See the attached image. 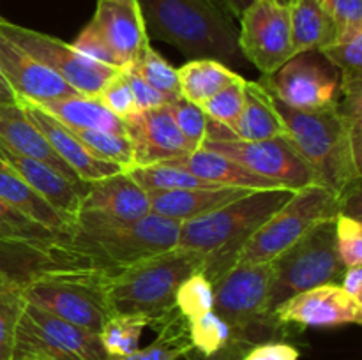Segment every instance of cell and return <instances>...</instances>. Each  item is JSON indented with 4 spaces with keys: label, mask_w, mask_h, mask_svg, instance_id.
I'll return each instance as SVG.
<instances>
[{
    "label": "cell",
    "mask_w": 362,
    "mask_h": 360,
    "mask_svg": "<svg viewBox=\"0 0 362 360\" xmlns=\"http://www.w3.org/2000/svg\"><path fill=\"white\" fill-rule=\"evenodd\" d=\"M212 2H214L223 13L228 14L232 20H239L243 11L246 9L250 4H253L255 0H212Z\"/></svg>",
    "instance_id": "cell-49"
},
{
    "label": "cell",
    "mask_w": 362,
    "mask_h": 360,
    "mask_svg": "<svg viewBox=\"0 0 362 360\" xmlns=\"http://www.w3.org/2000/svg\"><path fill=\"white\" fill-rule=\"evenodd\" d=\"M35 106L45 109L48 115H52L53 119H57L67 127L106 131V133L127 136L124 120H120L110 109H106L103 102L94 95L74 94Z\"/></svg>",
    "instance_id": "cell-27"
},
{
    "label": "cell",
    "mask_w": 362,
    "mask_h": 360,
    "mask_svg": "<svg viewBox=\"0 0 362 360\" xmlns=\"http://www.w3.org/2000/svg\"><path fill=\"white\" fill-rule=\"evenodd\" d=\"M148 39H159L191 59L239 62V30L212 0H136Z\"/></svg>",
    "instance_id": "cell-5"
},
{
    "label": "cell",
    "mask_w": 362,
    "mask_h": 360,
    "mask_svg": "<svg viewBox=\"0 0 362 360\" xmlns=\"http://www.w3.org/2000/svg\"><path fill=\"white\" fill-rule=\"evenodd\" d=\"M0 162L13 173H16L21 180H25L32 189L37 191L57 210L64 212L73 219L76 217V214L80 212L81 198H83L88 184L69 182L45 162L16 154L4 147L2 143H0Z\"/></svg>",
    "instance_id": "cell-21"
},
{
    "label": "cell",
    "mask_w": 362,
    "mask_h": 360,
    "mask_svg": "<svg viewBox=\"0 0 362 360\" xmlns=\"http://www.w3.org/2000/svg\"><path fill=\"white\" fill-rule=\"evenodd\" d=\"M173 122L179 127L180 134L186 140L187 148L191 152L202 150L209 136V116L204 109L187 99L179 97L166 104Z\"/></svg>",
    "instance_id": "cell-40"
},
{
    "label": "cell",
    "mask_w": 362,
    "mask_h": 360,
    "mask_svg": "<svg viewBox=\"0 0 362 360\" xmlns=\"http://www.w3.org/2000/svg\"><path fill=\"white\" fill-rule=\"evenodd\" d=\"M148 321L141 316H119L112 314L103 325L99 339L110 359H120L140 348V339Z\"/></svg>",
    "instance_id": "cell-35"
},
{
    "label": "cell",
    "mask_w": 362,
    "mask_h": 360,
    "mask_svg": "<svg viewBox=\"0 0 362 360\" xmlns=\"http://www.w3.org/2000/svg\"><path fill=\"white\" fill-rule=\"evenodd\" d=\"M292 189L250 191L207 215L180 222L175 249L205 258L204 274L214 284L235 265L251 235L292 198Z\"/></svg>",
    "instance_id": "cell-3"
},
{
    "label": "cell",
    "mask_w": 362,
    "mask_h": 360,
    "mask_svg": "<svg viewBox=\"0 0 362 360\" xmlns=\"http://www.w3.org/2000/svg\"><path fill=\"white\" fill-rule=\"evenodd\" d=\"M52 267L55 265L49 260L48 242L21 244L0 240V289L23 286L32 275Z\"/></svg>",
    "instance_id": "cell-30"
},
{
    "label": "cell",
    "mask_w": 362,
    "mask_h": 360,
    "mask_svg": "<svg viewBox=\"0 0 362 360\" xmlns=\"http://www.w3.org/2000/svg\"><path fill=\"white\" fill-rule=\"evenodd\" d=\"M159 337L147 348H138L129 355L112 360H179L193 352L187 337L186 321L179 313L173 314L163 327H159Z\"/></svg>",
    "instance_id": "cell-32"
},
{
    "label": "cell",
    "mask_w": 362,
    "mask_h": 360,
    "mask_svg": "<svg viewBox=\"0 0 362 360\" xmlns=\"http://www.w3.org/2000/svg\"><path fill=\"white\" fill-rule=\"evenodd\" d=\"M151 42L136 0H98L73 48L106 66L124 69Z\"/></svg>",
    "instance_id": "cell-10"
},
{
    "label": "cell",
    "mask_w": 362,
    "mask_h": 360,
    "mask_svg": "<svg viewBox=\"0 0 362 360\" xmlns=\"http://www.w3.org/2000/svg\"><path fill=\"white\" fill-rule=\"evenodd\" d=\"M274 277L267 295V316L292 296L322 284H339L345 272L336 246V217L322 221L272 260ZM276 321V320H274Z\"/></svg>",
    "instance_id": "cell-6"
},
{
    "label": "cell",
    "mask_w": 362,
    "mask_h": 360,
    "mask_svg": "<svg viewBox=\"0 0 362 360\" xmlns=\"http://www.w3.org/2000/svg\"><path fill=\"white\" fill-rule=\"evenodd\" d=\"M339 286L350 296H354V299L362 302V263L345 268L341 281H339Z\"/></svg>",
    "instance_id": "cell-48"
},
{
    "label": "cell",
    "mask_w": 362,
    "mask_h": 360,
    "mask_svg": "<svg viewBox=\"0 0 362 360\" xmlns=\"http://www.w3.org/2000/svg\"><path fill=\"white\" fill-rule=\"evenodd\" d=\"M151 214L147 191L141 189L127 172L94 180L81 198L80 212L74 219L101 222L138 221Z\"/></svg>",
    "instance_id": "cell-17"
},
{
    "label": "cell",
    "mask_w": 362,
    "mask_h": 360,
    "mask_svg": "<svg viewBox=\"0 0 362 360\" xmlns=\"http://www.w3.org/2000/svg\"><path fill=\"white\" fill-rule=\"evenodd\" d=\"M95 97L103 102L106 109H110L120 120H127L138 113V106L134 102L129 81H127L122 69L103 85V88Z\"/></svg>",
    "instance_id": "cell-43"
},
{
    "label": "cell",
    "mask_w": 362,
    "mask_h": 360,
    "mask_svg": "<svg viewBox=\"0 0 362 360\" xmlns=\"http://www.w3.org/2000/svg\"><path fill=\"white\" fill-rule=\"evenodd\" d=\"M336 246L345 268L362 263V224L359 217L345 212L336 217Z\"/></svg>",
    "instance_id": "cell-44"
},
{
    "label": "cell",
    "mask_w": 362,
    "mask_h": 360,
    "mask_svg": "<svg viewBox=\"0 0 362 360\" xmlns=\"http://www.w3.org/2000/svg\"><path fill=\"white\" fill-rule=\"evenodd\" d=\"M260 83L283 104L299 112H318L339 102L338 71L327 62H320L315 52L292 56L274 74H269Z\"/></svg>",
    "instance_id": "cell-15"
},
{
    "label": "cell",
    "mask_w": 362,
    "mask_h": 360,
    "mask_svg": "<svg viewBox=\"0 0 362 360\" xmlns=\"http://www.w3.org/2000/svg\"><path fill=\"white\" fill-rule=\"evenodd\" d=\"M131 179L138 184L144 191H173V189H207V187H221L207 182V180L198 179L193 173L186 172L177 166L158 164L148 166H133L127 169Z\"/></svg>",
    "instance_id": "cell-33"
},
{
    "label": "cell",
    "mask_w": 362,
    "mask_h": 360,
    "mask_svg": "<svg viewBox=\"0 0 362 360\" xmlns=\"http://www.w3.org/2000/svg\"><path fill=\"white\" fill-rule=\"evenodd\" d=\"M292 23L293 53L318 52L336 39V27L322 0H286Z\"/></svg>",
    "instance_id": "cell-28"
},
{
    "label": "cell",
    "mask_w": 362,
    "mask_h": 360,
    "mask_svg": "<svg viewBox=\"0 0 362 360\" xmlns=\"http://www.w3.org/2000/svg\"><path fill=\"white\" fill-rule=\"evenodd\" d=\"M247 193L250 189H239V187H207V189L151 191L147 194L152 214L177 222H186L211 214Z\"/></svg>",
    "instance_id": "cell-24"
},
{
    "label": "cell",
    "mask_w": 362,
    "mask_h": 360,
    "mask_svg": "<svg viewBox=\"0 0 362 360\" xmlns=\"http://www.w3.org/2000/svg\"><path fill=\"white\" fill-rule=\"evenodd\" d=\"M179 232L180 222L152 212L129 222L74 219L67 232L48 244V254L55 267L112 275L175 249Z\"/></svg>",
    "instance_id": "cell-1"
},
{
    "label": "cell",
    "mask_w": 362,
    "mask_h": 360,
    "mask_svg": "<svg viewBox=\"0 0 362 360\" xmlns=\"http://www.w3.org/2000/svg\"><path fill=\"white\" fill-rule=\"evenodd\" d=\"M27 304L99 334L110 314L103 274L52 267L32 275L21 288Z\"/></svg>",
    "instance_id": "cell-8"
},
{
    "label": "cell",
    "mask_w": 362,
    "mask_h": 360,
    "mask_svg": "<svg viewBox=\"0 0 362 360\" xmlns=\"http://www.w3.org/2000/svg\"><path fill=\"white\" fill-rule=\"evenodd\" d=\"M57 235L60 233L30 221L0 198V240L2 242L45 244L55 239Z\"/></svg>",
    "instance_id": "cell-38"
},
{
    "label": "cell",
    "mask_w": 362,
    "mask_h": 360,
    "mask_svg": "<svg viewBox=\"0 0 362 360\" xmlns=\"http://www.w3.org/2000/svg\"><path fill=\"white\" fill-rule=\"evenodd\" d=\"M0 102H4V104H18L16 95H14V92L11 90L9 85H7L2 71H0Z\"/></svg>",
    "instance_id": "cell-50"
},
{
    "label": "cell",
    "mask_w": 362,
    "mask_h": 360,
    "mask_svg": "<svg viewBox=\"0 0 362 360\" xmlns=\"http://www.w3.org/2000/svg\"><path fill=\"white\" fill-rule=\"evenodd\" d=\"M184 321H186L187 337L193 346L191 353H194L197 356L207 359V356L216 355L232 339V330H230L228 323L219 314H216L214 309Z\"/></svg>",
    "instance_id": "cell-37"
},
{
    "label": "cell",
    "mask_w": 362,
    "mask_h": 360,
    "mask_svg": "<svg viewBox=\"0 0 362 360\" xmlns=\"http://www.w3.org/2000/svg\"><path fill=\"white\" fill-rule=\"evenodd\" d=\"M345 205L343 198L320 184L293 191L292 198L247 239L235 265L276 260L322 221L338 217Z\"/></svg>",
    "instance_id": "cell-7"
},
{
    "label": "cell",
    "mask_w": 362,
    "mask_h": 360,
    "mask_svg": "<svg viewBox=\"0 0 362 360\" xmlns=\"http://www.w3.org/2000/svg\"><path fill=\"white\" fill-rule=\"evenodd\" d=\"M239 76L226 64L214 59H191L177 69L180 95L198 106Z\"/></svg>",
    "instance_id": "cell-29"
},
{
    "label": "cell",
    "mask_w": 362,
    "mask_h": 360,
    "mask_svg": "<svg viewBox=\"0 0 362 360\" xmlns=\"http://www.w3.org/2000/svg\"><path fill=\"white\" fill-rule=\"evenodd\" d=\"M165 164L186 169V172L197 175L198 179L207 180L214 186L239 187V189L250 191L286 189L276 180L257 175V173L240 166L233 159L218 154V152L205 150V148L191 152V154H184L180 157L170 159V161H165Z\"/></svg>",
    "instance_id": "cell-23"
},
{
    "label": "cell",
    "mask_w": 362,
    "mask_h": 360,
    "mask_svg": "<svg viewBox=\"0 0 362 360\" xmlns=\"http://www.w3.org/2000/svg\"><path fill=\"white\" fill-rule=\"evenodd\" d=\"M0 198L7 205L21 212L25 217L55 233L67 232L74 222L73 217L57 210L52 203H48L37 191L32 189L7 166H0Z\"/></svg>",
    "instance_id": "cell-26"
},
{
    "label": "cell",
    "mask_w": 362,
    "mask_h": 360,
    "mask_svg": "<svg viewBox=\"0 0 362 360\" xmlns=\"http://www.w3.org/2000/svg\"><path fill=\"white\" fill-rule=\"evenodd\" d=\"M175 309L184 320H191L214 309V284L204 272H194L179 286Z\"/></svg>",
    "instance_id": "cell-39"
},
{
    "label": "cell",
    "mask_w": 362,
    "mask_h": 360,
    "mask_svg": "<svg viewBox=\"0 0 362 360\" xmlns=\"http://www.w3.org/2000/svg\"><path fill=\"white\" fill-rule=\"evenodd\" d=\"M318 53L339 73L341 94L362 92V28L338 35Z\"/></svg>",
    "instance_id": "cell-31"
},
{
    "label": "cell",
    "mask_w": 362,
    "mask_h": 360,
    "mask_svg": "<svg viewBox=\"0 0 362 360\" xmlns=\"http://www.w3.org/2000/svg\"><path fill=\"white\" fill-rule=\"evenodd\" d=\"M0 143L9 148V150L16 152V154L45 162L69 182L87 184L81 182L76 173L57 155L52 145L48 143V140L30 122V119H28L27 113L23 112L20 104H4V102H0Z\"/></svg>",
    "instance_id": "cell-22"
},
{
    "label": "cell",
    "mask_w": 362,
    "mask_h": 360,
    "mask_svg": "<svg viewBox=\"0 0 362 360\" xmlns=\"http://www.w3.org/2000/svg\"><path fill=\"white\" fill-rule=\"evenodd\" d=\"M230 131L233 134V140L246 141L288 136L271 92L260 81H246L243 112Z\"/></svg>",
    "instance_id": "cell-25"
},
{
    "label": "cell",
    "mask_w": 362,
    "mask_h": 360,
    "mask_svg": "<svg viewBox=\"0 0 362 360\" xmlns=\"http://www.w3.org/2000/svg\"><path fill=\"white\" fill-rule=\"evenodd\" d=\"M13 360H112L99 334L25 302L18 320Z\"/></svg>",
    "instance_id": "cell-11"
},
{
    "label": "cell",
    "mask_w": 362,
    "mask_h": 360,
    "mask_svg": "<svg viewBox=\"0 0 362 360\" xmlns=\"http://www.w3.org/2000/svg\"><path fill=\"white\" fill-rule=\"evenodd\" d=\"M299 349L281 341H265L251 346L240 360H299Z\"/></svg>",
    "instance_id": "cell-47"
},
{
    "label": "cell",
    "mask_w": 362,
    "mask_h": 360,
    "mask_svg": "<svg viewBox=\"0 0 362 360\" xmlns=\"http://www.w3.org/2000/svg\"><path fill=\"white\" fill-rule=\"evenodd\" d=\"M0 34L20 46L35 60L48 67L60 80L73 87L78 94L98 95L103 85L115 76L120 69L98 62L83 53L76 52L71 44L52 37L42 32L30 30L21 25L9 23L0 18Z\"/></svg>",
    "instance_id": "cell-12"
},
{
    "label": "cell",
    "mask_w": 362,
    "mask_h": 360,
    "mask_svg": "<svg viewBox=\"0 0 362 360\" xmlns=\"http://www.w3.org/2000/svg\"><path fill=\"white\" fill-rule=\"evenodd\" d=\"M0 166H4V164H2V162H0Z\"/></svg>",
    "instance_id": "cell-51"
},
{
    "label": "cell",
    "mask_w": 362,
    "mask_h": 360,
    "mask_svg": "<svg viewBox=\"0 0 362 360\" xmlns=\"http://www.w3.org/2000/svg\"><path fill=\"white\" fill-rule=\"evenodd\" d=\"M272 277V261L240 263L214 282V311L228 323L232 339L255 346L279 330L265 311Z\"/></svg>",
    "instance_id": "cell-9"
},
{
    "label": "cell",
    "mask_w": 362,
    "mask_h": 360,
    "mask_svg": "<svg viewBox=\"0 0 362 360\" xmlns=\"http://www.w3.org/2000/svg\"><path fill=\"white\" fill-rule=\"evenodd\" d=\"M204 268L202 254L172 249L112 275H103L110 314L141 316L151 327H163L177 313L179 286Z\"/></svg>",
    "instance_id": "cell-4"
},
{
    "label": "cell",
    "mask_w": 362,
    "mask_h": 360,
    "mask_svg": "<svg viewBox=\"0 0 362 360\" xmlns=\"http://www.w3.org/2000/svg\"><path fill=\"white\" fill-rule=\"evenodd\" d=\"M244 87H246V80L239 76L232 83L226 85L225 88H221L218 94L207 99L200 108L204 109L209 119L221 124L226 129H232V126L237 122L240 112H243Z\"/></svg>",
    "instance_id": "cell-41"
},
{
    "label": "cell",
    "mask_w": 362,
    "mask_h": 360,
    "mask_svg": "<svg viewBox=\"0 0 362 360\" xmlns=\"http://www.w3.org/2000/svg\"><path fill=\"white\" fill-rule=\"evenodd\" d=\"M23 286L0 289V360H13L18 320L23 311Z\"/></svg>",
    "instance_id": "cell-42"
},
{
    "label": "cell",
    "mask_w": 362,
    "mask_h": 360,
    "mask_svg": "<svg viewBox=\"0 0 362 360\" xmlns=\"http://www.w3.org/2000/svg\"><path fill=\"white\" fill-rule=\"evenodd\" d=\"M0 71L7 85L14 92L18 104L21 101L32 104L53 101L78 94L73 87L60 80L53 71L0 34Z\"/></svg>",
    "instance_id": "cell-18"
},
{
    "label": "cell",
    "mask_w": 362,
    "mask_h": 360,
    "mask_svg": "<svg viewBox=\"0 0 362 360\" xmlns=\"http://www.w3.org/2000/svg\"><path fill=\"white\" fill-rule=\"evenodd\" d=\"M336 27V37L362 28V0H322Z\"/></svg>",
    "instance_id": "cell-45"
},
{
    "label": "cell",
    "mask_w": 362,
    "mask_h": 360,
    "mask_svg": "<svg viewBox=\"0 0 362 360\" xmlns=\"http://www.w3.org/2000/svg\"><path fill=\"white\" fill-rule=\"evenodd\" d=\"M124 74H126L127 81H129L131 92H133L134 102L138 106V112H147V109H156L163 108V106L168 104V99L161 94V92L156 90L154 87L147 83V81L141 80L140 76H136L131 71L122 69Z\"/></svg>",
    "instance_id": "cell-46"
},
{
    "label": "cell",
    "mask_w": 362,
    "mask_h": 360,
    "mask_svg": "<svg viewBox=\"0 0 362 360\" xmlns=\"http://www.w3.org/2000/svg\"><path fill=\"white\" fill-rule=\"evenodd\" d=\"M124 124L133 147L134 166L158 164L189 154L186 140L166 106L138 112Z\"/></svg>",
    "instance_id": "cell-19"
},
{
    "label": "cell",
    "mask_w": 362,
    "mask_h": 360,
    "mask_svg": "<svg viewBox=\"0 0 362 360\" xmlns=\"http://www.w3.org/2000/svg\"><path fill=\"white\" fill-rule=\"evenodd\" d=\"M124 69L131 71V73L140 76L144 81H147L151 87H154L156 90L161 92L170 102L182 97L179 88L177 69L168 62V60L163 59V56L152 48L151 42H148V44L138 53L136 59H134L129 66L124 67Z\"/></svg>",
    "instance_id": "cell-34"
},
{
    "label": "cell",
    "mask_w": 362,
    "mask_h": 360,
    "mask_svg": "<svg viewBox=\"0 0 362 360\" xmlns=\"http://www.w3.org/2000/svg\"><path fill=\"white\" fill-rule=\"evenodd\" d=\"M67 129L76 136V140L80 141L94 157L122 166L126 172L134 166L133 147H131L129 138L127 136L106 133V131L80 129V127H67Z\"/></svg>",
    "instance_id": "cell-36"
},
{
    "label": "cell",
    "mask_w": 362,
    "mask_h": 360,
    "mask_svg": "<svg viewBox=\"0 0 362 360\" xmlns=\"http://www.w3.org/2000/svg\"><path fill=\"white\" fill-rule=\"evenodd\" d=\"M279 327L329 328L362 323V302L350 296L339 284H322L292 296L274 311Z\"/></svg>",
    "instance_id": "cell-16"
},
{
    "label": "cell",
    "mask_w": 362,
    "mask_h": 360,
    "mask_svg": "<svg viewBox=\"0 0 362 360\" xmlns=\"http://www.w3.org/2000/svg\"><path fill=\"white\" fill-rule=\"evenodd\" d=\"M205 150L218 152L265 179L276 180L286 189H303L317 184V176L288 136L269 140H207Z\"/></svg>",
    "instance_id": "cell-14"
},
{
    "label": "cell",
    "mask_w": 362,
    "mask_h": 360,
    "mask_svg": "<svg viewBox=\"0 0 362 360\" xmlns=\"http://www.w3.org/2000/svg\"><path fill=\"white\" fill-rule=\"evenodd\" d=\"M274 104L288 140L311 166L317 184L349 201L361 180V113L346 115L339 102L318 112H299L278 99Z\"/></svg>",
    "instance_id": "cell-2"
},
{
    "label": "cell",
    "mask_w": 362,
    "mask_h": 360,
    "mask_svg": "<svg viewBox=\"0 0 362 360\" xmlns=\"http://www.w3.org/2000/svg\"><path fill=\"white\" fill-rule=\"evenodd\" d=\"M239 21L240 55L264 76L274 74L296 56L286 0H255L243 11Z\"/></svg>",
    "instance_id": "cell-13"
},
{
    "label": "cell",
    "mask_w": 362,
    "mask_h": 360,
    "mask_svg": "<svg viewBox=\"0 0 362 360\" xmlns=\"http://www.w3.org/2000/svg\"><path fill=\"white\" fill-rule=\"evenodd\" d=\"M20 106L23 108V112L27 113L30 122L34 124V126L41 131L42 136L48 140V143L52 145L53 150L57 152V155L76 173V176L81 182L90 184L94 182V180L115 175V173L119 172H126L122 166L94 157V155L76 140V136H74L62 122L53 119L52 115H48V113H46L45 109L39 108V106L27 101H21Z\"/></svg>",
    "instance_id": "cell-20"
}]
</instances>
